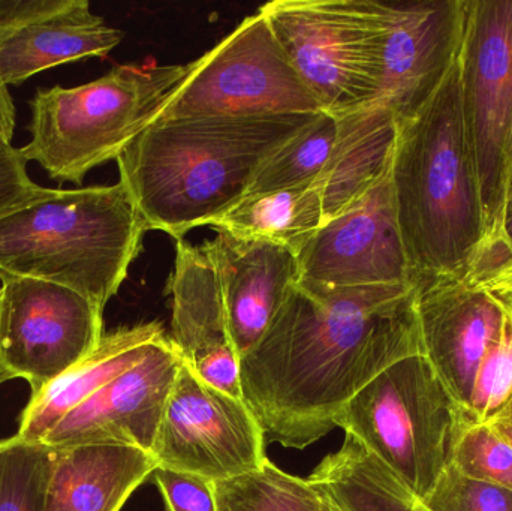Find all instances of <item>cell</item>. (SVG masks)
Masks as SVG:
<instances>
[{
  "label": "cell",
  "instance_id": "cell-1",
  "mask_svg": "<svg viewBox=\"0 0 512 511\" xmlns=\"http://www.w3.org/2000/svg\"><path fill=\"white\" fill-rule=\"evenodd\" d=\"M423 354L415 288H319L297 282L240 359L243 399L265 443L304 450L382 371Z\"/></svg>",
  "mask_w": 512,
  "mask_h": 511
},
{
  "label": "cell",
  "instance_id": "cell-2",
  "mask_svg": "<svg viewBox=\"0 0 512 511\" xmlns=\"http://www.w3.org/2000/svg\"><path fill=\"white\" fill-rule=\"evenodd\" d=\"M319 113L158 119L116 159L147 230L176 240L248 194L261 165Z\"/></svg>",
  "mask_w": 512,
  "mask_h": 511
},
{
  "label": "cell",
  "instance_id": "cell-3",
  "mask_svg": "<svg viewBox=\"0 0 512 511\" xmlns=\"http://www.w3.org/2000/svg\"><path fill=\"white\" fill-rule=\"evenodd\" d=\"M391 182L414 288L465 272L490 246L463 125L459 57L426 104L399 122Z\"/></svg>",
  "mask_w": 512,
  "mask_h": 511
},
{
  "label": "cell",
  "instance_id": "cell-4",
  "mask_svg": "<svg viewBox=\"0 0 512 511\" xmlns=\"http://www.w3.org/2000/svg\"><path fill=\"white\" fill-rule=\"evenodd\" d=\"M146 231L122 182L54 189L0 218V276L63 285L104 311L128 278Z\"/></svg>",
  "mask_w": 512,
  "mask_h": 511
},
{
  "label": "cell",
  "instance_id": "cell-5",
  "mask_svg": "<svg viewBox=\"0 0 512 511\" xmlns=\"http://www.w3.org/2000/svg\"><path fill=\"white\" fill-rule=\"evenodd\" d=\"M191 65H120L81 86L38 89L30 101V141L20 147L59 183L81 185L89 171L119 158L164 113Z\"/></svg>",
  "mask_w": 512,
  "mask_h": 511
},
{
  "label": "cell",
  "instance_id": "cell-6",
  "mask_svg": "<svg viewBox=\"0 0 512 511\" xmlns=\"http://www.w3.org/2000/svg\"><path fill=\"white\" fill-rule=\"evenodd\" d=\"M459 408L424 354L393 363L337 414L334 425L420 500L450 458Z\"/></svg>",
  "mask_w": 512,
  "mask_h": 511
},
{
  "label": "cell",
  "instance_id": "cell-7",
  "mask_svg": "<svg viewBox=\"0 0 512 511\" xmlns=\"http://www.w3.org/2000/svg\"><path fill=\"white\" fill-rule=\"evenodd\" d=\"M259 11L322 111L342 116L379 102L378 0H273Z\"/></svg>",
  "mask_w": 512,
  "mask_h": 511
},
{
  "label": "cell",
  "instance_id": "cell-8",
  "mask_svg": "<svg viewBox=\"0 0 512 511\" xmlns=\"http://www.w3.org/2000/svg\"><path fill=\"white\" fill-rule=\"evenodd\" d=\"M459 66L487 243L496 245L505 242L502 213L512 168V0H466Z\"/></svg>",
  "mask_w": 512,
  "mask_h": 511
},
{
  "label": "cell",
  "instance_id": "cell-9",
  "mask_svg": "<svg viewBox=\"0 0 512 511\" xmlns=\"http://www.w3.org/2000/svg\"><path fill=\"white\" fill-rule=\"evenodd\" d=\"M512 303V252L487 246L465 272L415 287L423 354L447 387L459 414L471 404L475 378L498 342Z\"/></svg>",
  "mask_w": 512,
  "mask_h": 511
},
{
  "label": "cell",
  "instance_id": "cell-10",
  "mask_svg": "<svg viewBox=\"0 0 512 511\" xmlns=\"http://www.w3.org/2000/svg\"><path fill=\"white\" fill-rule=\"evenodd\" d=\"M189 65L159 119L322 113L259 9Z\"/></svg>",
  "mask_w": 512,
  "mask_h": 511
},
{
  "label": "cell",
  "instance_id": "cell-11",
  "mask_svg": "<svg viewBox=\"0 0 512 511\" xmlns=\"http://www.w3.org/2000/svg\"><path fill=\"white\" fill-rule=\"evenodd\" d=\"M0 281V353L33 395L95 351L105 335L104 311L54 282L23 276Z\"/></svg>",
  "mask_w": 512,
  "mask_h": 511
},
{
  "label": "cell",
  "instance_id": "cell-12",
  "mask_svg": "<svg viewBox=\"0 0 512 511\" xmlns=\"http://www.w3.org/2000/svg\"><path fill=\"white\" fill-rule=\"evenodd\" d=\"M150 453L158 468L209 482L243 476L268 461L264 434L246 402L204 383L185 360Z\"/></svg>",
  "mask_w": 512,
  "mask_h": 511
},
{
  "label": "cell",
  "instance_id": "cell-13",
  "mask_svg": "<svg viewBox=\"0 0 512 511\" xmlns=\"http://www.w3.org/2000/svg\"><path fill=\"white\" fill-rule=\"evenodd\" d=\"M298 266V282L310 287H414L391 170L363 197L322 222L298 255Z\"/></svg>",
  "mask_w": 512,
  "mask_h": 511
},
{
  "label": "cell",
  "instance_id": "cell-14",
  "mask_svg": "<svg viewBox=\"0 0 512 511\" xmlns=\"http://www.w3.org/2000/svg\"><path fill=\"white\" fill-rule=\"evenodd\" d=\"M381 98L399 122L417 113L459 57L466 0L381 2Z\"/></svg>",
  "mask_w": 512,
  "mask_h": 511
},
{
  "label": "cell",
  "instance_id": "cell-15",
  "mask_svg": "<svg viewBox=\"0 0 512 511\" xmlns=\"http://www.w3.org/2000/svg\"><path fill=\"white\" fill-rule=\"evenodd\" d=\"M182 354L167 335L146 356L60 420L44 443L51 449L116 444L152 452Z\"/></svg>",
  "mask_w": 512,
  "mask_h": 511
},
{
  "label": "cell",
  "instance_id": "cell-16",
  "mask_svg": "<svg viewBox=\"0 0 512 511\" xmlns=\"http://www.w3.org/2000/svg\"><path fill=\"white\" fill-rule=\"evenodd\" d=\"M215 231V239L203 243V248L215 267L228 332L242 359L258 344L297 284L300 266L294 252L276 243Z\"/></svg>",
  "mask_w": 512,
  "mask_h": 511
},
{
  "label": "cell",
  "instance_id": "cell-17",
  "mask_svg": "<svg viewBox=\"0 0 512 511\" xmlns=\"http://www.w3.org/2000/svg\"><path fill=\"white\" fill-rule=\"evenodd\" d=\"M42 511H120L158 462L138 447L116 444L53 449Z\"/></svg>",
  "mask_w": 512,
  "mask_h": 511
},
{
  "label": "cell",
  "instance_id": "cell-18",
  "mask_svg": "<svg viewBox=\"0 0 512 511\" xmlns=\"http://www.w3.org/2000/svg\"><path fill=\"white\" fill-rule=\"evenodd\" d=\"M336 117V141L316 180L324 221L363 197L391 170L399 137V117L384 102Z\"/></svg>",
  "mask_w": 512,
  "mask_h": 511
},
{
  "label": "cell",
  "instance_id": "cell-19",
  "mask_svg": "<svg viewBox=\"0 0 512 511\" xmlns=\"http://www.w3.org/2000/svg\"><path fill=\"white\" fill-rule=\"evenodd\" d=\"M165 335L164 326L158 321L120 327L104 335L95 351L83 362L30 396L20 417L18 437L27 441L44 440L60 420L140 362L150 345Z\"/></svg>",
  "mask_w": 512,
  "mask_h": 511
},
{
  "label": "cell",
  "instance_id": "cell-20",
  "mask_svg": "<svg viewBox=\"0 0 512 511\" xmlns=\"http://www.w3.org/2000/svg\"><path fill=\"white\" fill-rule=\"evenodd\" d=\"M123 32L93 14L87 0H71L57 14L30 23L0 41V80L21 83L45 69L87 57H105L122 42Z\"/></svg>",
  "mask_w": 512,
  "mask_h": 511
},
{
  "label": "cell",
  "instance_id": "cell-21",
  "mask_svg": "<svg viewBox=\"0 0 512 511\" xmlns=\"http://www.w3.org/2000/svg\"><path fill=\"white\" fill-rule=\"evenodd\" d=\"M167 293L173 311L170 339L186 363L233 347L218 276L203 245L177 240Z\"/></svg>",
  "mask_w": 512,
  "mask_h": 511
},
{
  "label": "cell",
  "instance_id": "cell-22",
  "mask_svg": "<svg viewBox=\"0 0 512 511\" xmlns=\"http://www.w3.org/2000/svg\"><path fill=\"white\" fill-rule=\"evenodd\" d=\"M307 480L337 511H427L417 495L349 435Z\"/></svg>",
  "mask_w": 512,
  "mask_h": 511
},
{
  "label": "cell",
  "instance_id": "cell-23",
  "mask_svg": "<svg viewBox=\"0 0 512 511\" xmlns=\"http://www.w3.org/2000/svg\"><path fill=\"white\" fill-rule=\"evenodd\" d=\"M324 222L321 189L316 185L246 195L210 227L242 239L267 240L300 255Z\"/></svg>",
  "mask_w": 512,
  "mask_h": 511
},
{
  "label": "cell",
  "instance_id": "cell-24",
  "mask_svg": "<svg viewBox=\"0 0 512 511\" xmlns=\"http://www.w3.org/2000/svg\"><path fill=\"white\" fill-rule=\"evenodd\" d=\"M336 134L337 117L322 111L261 165L246 195L313 185L327 165Z\"/></svg>",
  "mask_w": 512,
  "mask_h": 511
},
{
  "label": "cell",
  "instance_id": "cell-25",
  "mask_svg": "<svg viewBox=\"0 0 512 511\" xmlns=\"http://www.w3.org/2000/svg\"><path fill=\"white\" fill-rule=\"evenodd\" d=\"M216 511H322L324 500L309 480L270 461L234 479L213 482Z\"/></svg>",
  "mask_w": 512,
  "mask_h": 511
},
{
  "label": "cell",
  "instance_id": "cell-26",
  "mask_svg": "<svg viewBox=\"0 0 512 511\" xmlns=\"http://www.w3.org/2000/svg\"><path fill=\"white\" fill-rule=\"evenodd\" d=\"M54 450L44 441H0V511H42Z\"/></svg>",
  "mask_w": 512,
  "mask_h": 511
},
{
  "label": "cell",
  "instance_id": "cell-27",
  "mask_svg": "<svg viewBox=\"0 0 512 511\" xmlns=\"http://www.w3.org/2000/svg\"><path fill=\"white\" fill-rule=\"evenodd\" d=\"M448 464L471 479L512 491V447L487 423L457 420Z\"/></svg>",
  "mask_w": 512,
  "mask_h": 511
},
{
  "label": "cell",
  "instance_id": "cell-28",
  "mask_svg": "<svg viewBox=\"0 0 512 511\" xmlns=\"http://www.w3.org/2000/svg\"><path fill=\"white\" fill-rule=\"evenodd\" d=\"M512 396V303L498 342L487 353L475 378L468 411L459 414L469 423H486Z\"/></svg>",
  "mask_w": 512,
  "mask_h": 511
},
{
  "label": "cell",
  "instance_id": "cell-29",
  "mask_svg": "<svg viewBox=\"0 0 512 511\" xmlns=\"http://www.w3.org/2000/svg\"><path fill=\"white\" fill-rule=\"evenodd\" d=\"M421 503L427 511H512V491L471 479L447 464Z\"/></svg>",
  "mask_w": 512,
  "mask_h": 511
},
{
  "label": "cell",
  "instance_id": "cell-30",
  "mask_svg": "<svg viewBox=\"0 0 512 511\" xmlns=\"http://www.w3.org/2000/svg\"><path fill=\"white\" fill-rule=\"evenodd\" d=\"M27 164L20 149L0 143V218L54 194L30 179Z\"/></svg>",
  "mask_w": 512,
  "mask_h": 511
},
{
  "label": "cell",
  "instance_id": "cell-31",
  "mask_svg": "<svg viewBox=\"0 0 512 511\" xmlns=\"http://www.w3.org/2000/svg\"><path fill=\"white\" fill-rule=\"evenodd\" d=\"M152 476L167 511H216L213 482L167 468H156Z\"/></svg>",
  "mask_w": 512,
  "mask_h": 511
},
{
  "label": "cell",
  "instance_id": "cell-32",
  "mask_svg": "<svg viewBox=\"0 0 512 511\" xmlns=\"http://www.w3.org/2000/svg\"><path fill=\"white\" fill-rule=\"evenodd\" d=\"M189 366L213 389L245 401L240 377V359L234 347L222 348Z\"/></svg>",
  "mask_w": 512,
  "mask_h": 511
},
{
  "label": "cell",
  "instance_id": "cell-33",
  "mask_svg": "<svg viewBox=\"0 0 512 511\" xmlns=\"http://www.w3.org/2000/svg\"><path fill=\"white\" fill-rule=\"evenodd\" d=\"M71 0H0V41L65 9Z\"/></svg>",
  "mask_w": 512,
  "mask_h": 511
},
{
  "label": "cell",
  "instance_id": "cell-34",
  "mask_svg": "<svg viewBox=\"0 0 512 511\" xmlns=\"http://www.w3.org/2000/svg\"><path fill=\"white\" fill-rule=\"evenodd\" d=\"M15 131V105L8 87L0 80V143L12 146Z\"/></svg>",
  "mask_w": 512,
  "mask_h": 511
},
{
  "label": "cell",
  "instance_id": "cell-35",
  "mask_svg": "<svg viewBox=\"0 0 512 511\" xmlns=\"http://www.w3.org/2000/svg\"><path fill=\"white\" fill-rule=\"evenodd\" d=\"M486 423L512 447V396L507 404Z\"/></svg>",
  "mask_w": 512,
  "mask_h": 511
},
{
  "label": "cell",
  "instance_id": "cell-36",
  "mask_svg": "<svg viewBox=\"0 0 512 511\" xmlns=\"http://www.w3.org/2000/svg\"><path fill=\"white\" fill-rule=\"evenodd\" d=\"M502 236L512 252V168L508 179L507 197H505L504 213H502Z\"/></svg>",
  "mask_w": 512,
  "mask_h": 511
},
{
  "label": "cell",
  "instance_id": "cell-37",
  "mask_svg": "<svg viewBox=\"0 0 512 511\" xmlns=\"http://www.w3.org/2000/svg\"><path fill=\"white\" fill-rule=\"evenodd\" d=\"M15 380L14 375L8 371L5 362L2 359V353H0V384L6 383V381Z\"/></svg>",
  "mask_w": 512,
  "mask_h": 511
},
{
  "label": "cell",
  "instance_id": "cell-38",
  "mask_svg": "<svg viewBox=\"0 0 512 511\" xmlns=\"http://www.w3.org/2000/svg\"><path fill=\"white\" fill-rule=\"evenodd\" d=\"M322 497V495H321ZM322 500H324V506H322V511H337L336 509H334L333 506H331L330 503H328L327 500H325L324 497H322Z\"/></svg>",
  "mask_w": 512,
  "mask_h": 511
}]
</instances>
